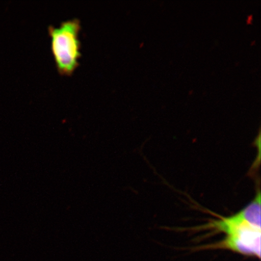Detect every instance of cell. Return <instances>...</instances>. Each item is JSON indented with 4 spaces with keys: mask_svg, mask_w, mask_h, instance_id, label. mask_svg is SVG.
Wrapping results in <instances>:
<instances>
[{
    "mask_svg": "<svg viewBox=\"0 0 261 261\" xmlns=\"http://www.w3.org/2000/svg\"><path fill=\"white\" fill-rule=\"evenodd\" d=\"M81 30V21L77 18L64 21L58 27L48 26L51 53L59 73L61 74L70 75L79 66Z\"/></svg>",
    "mask_w": 261,
    "mask_h": 261,
    "instance_id": "1",
    "label": "cell"
},
{
    "mask_svg": "<svg viewBox=\"0 0 261 261\" xmlns=\"http://www.w3.org/2000/svg\"><path fill=\"white\" fill-rule=\"evenodd\" d=\"M223 240L210 246L227 249L250 256H260V228L251 226L240 227L226 234Z\"/></svg>",
    "mask_w": 261,
    "mask_h": 261,
    "instance_id": "2",
    "label": "cell"
},
{
    "mask_svg": "<svg viewBox=\"0 0 261 261\" xmlns=\"http://www.w3.org/2000/svg\"><path fill=\"white\" fill-rule=\"evenodd\" d=\"M260 192L259 190L255 198L242 210L228 217H220L219 220H212L204 226L205 228L214 229L215 232H222L230 227L245 226L260 228Z\"/></svg>",
    "mask_w": 261,
    "mask_h": 261,
    "instance_id": "3",
    "label": "cell"
}]
</instances>
